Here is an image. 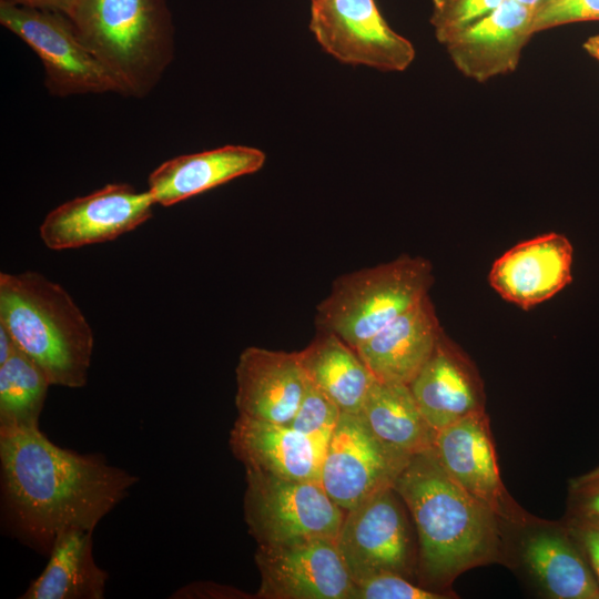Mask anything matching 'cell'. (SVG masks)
I'll use <instances>...</instances> for the list:
<instances>
[{
  "mask_svg": "<svg viewBox=\"0 0 599 599\" xmlns=\"http://www.w3.org/2000/svg\"><path fill=\"white\" fill-rule=\"evenodd\" d=\"M0 469L8 527L43 555L68 530L94 531L139 480L100 454L58 446L40 427L0 432Z\"/></svg>",
  "mask_w": 599,
  "mask_h": 599,
  "instance_id": "obj_1",
  "label": "cell"
},
{
  "mask_svg": "<svg viewBox=\"0 0 599 599\" xmlns=\"http://www.w3.org/2000/svg\"><path fill=\"white\" fill-rule=\"evenodd\" d=\"M418 536V570L428 586L496 558L497 515L457 484L433 448L412 456L394 485Z\"/></svg>",
  "mask_w": 599,
  "mask_h": 599,
  "instance_id": "obj_2",
  "label": "cell"
},
{
  "mask_svg": "<svg viewBox=\"0 0 599 599\" xmlns=\"http://www.w3.org/2000/svg\"><path fill=\"white\" fill-rule=\"evenodd\" d=\"M0 324L51 385L85 386L94 348L93 331L59 283L33 271L1 272Z\"/></svg>",
  "mask_w": 599,
  "mask_h": 599,
  "instance_id": "obj_3",
  "label": "cell"
},
{
  "mask_svg": "<svg viewBox=\"0 0 599 599\" xmlns=\"http://www.w3.org/2000/svg\"><path fill=\"white\" fill-rule=\"evenodd\" d=\"M67 17L122 95L146 97L174 59L165 0H74Z\"/></svg>",
  "mask_w": 599,
  "mask_h": 599,
  "instance_id": "obj_4",
  "label": "cell"
},
{
  "mask_svg": "<svg viewBox=\"0 0 599 599\" xmlns=\"http://www.w3.org/2000/svg\"><path fill=\"white\" fill-rule=\"evenodd\" d=\"M433 283L432 263L408 254L342 274L316 306L315 327L356 349L429 295Z\"/></svg>",
  "mask_w": 599,
  "mask_h": 599,
  "instance_id": "obj_5",
  "label": "cell"
},
{
  "mask_svg": "<svg viewBox=\"0 0 599 599\" xmlns=\"http://www.w3.org/2000/svg\"><path fill=\"white\" fill-rule=\"evenodd\" d=\"M244 519L257 546L312 538L335 539L345 511L318 481H300L246 470Z\"/></svg>",
  "mask_w": 599,
  "mask_h": 599,
  "instance_id": "obj_6",
  "label": "cell"
},
{
  "mask_svg": "<svg viewBox=\"0 0 599 599\" xmlns=\"http://www.w3.org/2000/svg\"><path fill=\"white\" fill-rule=\"evenodd\" d=\"M0 23L38 54L50 94H121L114 79L82 42L65 14L0 1Z\"/></svg>",
  "mask_w": 599,
  "mask_h": 599,
  "instance_id": "obj_7",
  "label": "cell"
},
{
  "mask_svg": "<svg viewBox=\"0 0 599 599\" xmlns=\"http://www.w3.org/2000/svg\"><path fill=\"white\" fill-rule=\"evenodd\" d=\"M311 1L309 30L338 61L386 72L404 71L414 61V45L388 26L375 0Z\"/></svg>",
  "mask_w": 599,
  "mask_h": 599,
  "instance_id": "obj_8",
  "label": "cell"
},
{
  "mask_svg": "<svg viewBox=\"0 0 599 599\" xmlns=\"http://www.w3.org/2000/svg\"><path fill=\"white\" fill-rule=\"evenodd\" d=\"M410 457L384 444L359 414L342 412L325 448L321 485L346 512L393 487Z\"/></svg>",
  "mask_w": 599,
  "mask_h": 599,
  "instance_id": "obj_9",
  "label": "cell"
},
{
  "mask_svg": "<svg viewBox=\"0 0 599 599\" xmlns=\"http://www.w3.org/2000/svg\"><path fill=\"white\" fill-rule=\"evenodd\" d=\"M398 497L390 487L345 512L335 541L355 583L384 572L410 576L412 538Z\"/></svg>",
  "mask_w": 599,
  "mask_h": 599,
  "instance_id": "obj_10",
  "label": "cell"
},
{
  "mask_svg": "<svg viewBox=\"0 0 599 599\" xmlns=\"http://www.w3.org/2000/svg\"><path fill=\"white\" fill-rule=\"evenodd\" d=\"M154 205L148 190L109 183L50 211L40 224V237L54 251L113 241L145 223Z\"/></svg>",
  "mask_w": 599,
  "mask_h": 599,
  "instance_id": "obj_11",
  "label": "cell"
},
{
  "mask_svg": "<svg viewBox=\"0 0 599 599\" xmlns=\"http://www.w3.org/2000/svg\"><path fill=\"white\" fill-rule=\"evenodd\" d=\"M257 599H352L351 578L335 539L257 546Z\"/></svg>",
  "mask_w": 599,
  "mask_h": 599,
  "instance_id": "obj_12",
  "label": "cell"
},
{
  "mask_svg": "<svg viewBox=\"0 0 599 599\" xmlns=\"http://www.w3.org/2000/svg\"><path fill=\"white\" fill-rule=\"evenodd\" d=\"M433 450L445 471L497 517L511 521L521 517L501 483L485 410L436 432Z\"/></svg>",
  "mask_w": 599,
  "mask_h": 599,
  "instance_id": "obj_13",
  "label": "cell"
},
{
  "mask_svg": "<svg viewBox=\"0 0 599 599\" xmlns=\"http://www.w3.org/2000/svg\"><path fill=\"white\" fill-rule=\"evenodd\" d=\"M572 256L567 236L555 232L541 234L501 254L493 263L488 281L505 301L529 309L571 283Z\"/></svg>",
  "mask_w": 599,
  "mask_h": 599,
  "instance_id": "obj_14",
  "label": "cell"
},
{
  "mask_svg": "<svg viewBox=\"0 0 599 599\" xmlns=\"http://www.w3.org/2000/svg\"><path fill=\"white\" fill-rule=\"evenodd\" d=\"M534 14L517 1L505 0L445 43L450 60L459 72L477 82L515 71L532 37Z\"/></svg>",
  "mask_w": 599,
  "mask_h": 599,
  "instance_id": "obj_15",
  "label": "cell"
},
{
  "mask_svg": "<svg viewBox=\"0 0 599 599\" xmlns=\"http://www.w3.org/2000/svg\"><path fill=\"white\" fill-rule=\"evenodd\" d=\"M235 405L238 415L288 424L308 379L297 352L246 347L235 367Z\"/></svg>",
  "mask_w": 599,
  "mask_h": 599,
  "instance_id": "obj_16",
  "label": "cell"
},
{
  "mask_svg": "<svg viewBox=\"0 0 599 599\" xmlns=\"http://www.w3.org/2000/svg\"><path fill=\"white\" fill-rule=\"evenodd\" d=\"M408 386L435 432L485 410V394L477 368L445 333Z\"/></svg>",
  "mask_w": 599,
  "mask_h": 599,
  "instance_id": "obj_17",
  "label": "cell"
},
{
  "mask_svg": "<svg viewBox=\"0 0 599 599\" xmlns=\"http://www.w3.org/2000/svg\"><path fill=\"white\" fill-rule=\"evenodd\" d=\"M229 443L245 470L291 480L321 483L326 447L287 424L238 415Z\"/></svg>",
  "mask_w": 599,
  "mask_h": 599,
  "instance_id": "obj_18",
  "label": "cell"
},
{
  "mask_svg": "<svg viewBox=\"0 0 599 599\" xmlns=\"http://www.w3.org/2000/svg\"><path fill=\"white\" fill-rule=\"evenodd\" d=\"M444 329L429 295L356 348L377 380L409 385Z\"/></svg>",
  "mask_w": 599,
  "mask_h": 599,
  "instance_id": "obj_19",
  "label": "cell"
},
{
  "mask_svg": "<svg viewBox=\"0 0 599 599\" xmlns=\"http://www.w3.org/2000/svg\"><path fill=\"white\" fill-rule=\"evenodd\" d=\"M265 153L246 145H224L166 160L148 177L155 204L171 206L236 177L261 170Z\"/></svg>",
  "mask_w": 599,
  "mask_h": 599,
  "instance_id": "obj_20",
  "label": "cell"
},
{
  "mask_svg": "<svg viewBox=\"0 0 599 599\" xmlns=\"http://www.w3.org/2000/svg\"><path fill=\"white\" fill-rule=\"evenodd\" d=\"M297 354L312 384L343 413H361L376 377L355 348L331 332L316 329L313 339Z\"/></svg>",
  "mask_w": 599,
  "mask_h": 599,
  "instance_id": "obj_21",
  "label": "cell"
},
{
  "mask_svg": "<svg viewBox=\"0 0 599 599\" xmlns=\"http://www.w3.org/2000/svg\"><path fill=\"white\" fill-rule=\"evenodd\" d=\"M93 531L72 529L54 541L43 571L22 599H102L109 578L93 557Z\"/></svg>",
  "mask_w": 599,
  "mask_h": 599,
  "instance_id": "obj_22",
  "label": "cell"
},
{
  "mask_svg": "<svg viewBox=\"0 0 599 599\" xmlns=\"http://www.w3.org/2000/svg\"><path fill=\"white\" fill-rule=\"evenodd\" d=\"M359 415L376 437L403 455L410 457L433 448L436 432L406 384L376 379Z\"/></svg>",
  "mask_w": 599,
  "mask_h": 599,
  "instance_id": "obj_23",
  "label": "cell"
},
{
  "mask_svg": "<svg viewBox=\"0 0 599 599\" xmlns=\"http://www.w3.org/2000/svg\"><path fill=\"white\" fill-rule=\"evenodd\" d=\"M572 541L557 532L535 534L525 544V560L551 597L599 599V583Z\"/></svg>",
  "mask_w": 599,
  "mask_h": 599,
  "instance_id": "obj_24",
  "label": "cell"
},
{
  "mask_svg": "<svg viewBox=\"0 0 599 599\" xmlns=\"http://www.w3.org/2000/svg\"><path fill=\"white\" fill-rule=\"evenodd\" d=\"M49 386L41 368L18 348L0 365V432L39 428Z\"/></svg>",
  "mask_w": 599,
  "mask_h": 599,
  "instance_id": "obj_25",
  "label": "cell"
},
{
  "mask_svg": "<svg viewBox=\"0 0 599 599\" xmlns=\"http://www.w3.org/2000/svg\"><path fill=\"white\" fill-rule=\"evenodd\" d=\"M341 414L339 407L308 380L301 404L287 425L326 447Z\"/></svg>",
  "mask_w": 599,
  "mask_h": 599,
  "instance_id": "obj_26",
  "label": "cell"
},
{
  "mask_svg": "<svg viewBox=\"0 0 599 599\" xmlns=\"http://www.w3.org/2000/svg\"><path fill=\"white\" fill-rule=\"evenodd\" d=\"M505 0H433L430 23L438 42L451 37L497 9Z\"/></svg>",
  "mask_w": 599,
  "mask_h": 599,
  "instance_id": "obj_27",
  "label": "cell"
},
{
  "mask_svg": "<svg viewBox=\"0 0 599 599\" xmlns=\"http://www.w3.org/2000/svg\"><path fill=\"white\" fill-rule=\"evenodd\" d=\"M445 596L395 572H384L356 582L352 599H443Z\"/></svg>",
  "mask_w": 599,
  "mask_h": 599,
  "instance_id": "obj_28",
  "label": "cell"
},
{
  "mask_svg": "<svg viewBox=\"0 0 599 599\" xmlns=\"http://www.w3.org/2000/svg\"><path fill=\"white\" fill-rule=\"evenodd\" d=\"M583 21H599V0H547L535 11L531 32Z\"/></svg>",
  "mask_w": 599,
  "mask_h": 599,
  "instance_id": "obj_29",
  "label": "cell"
},
{
  "mask_svg": "<svg viewBox=\"0 0 599 599\" xmlns=\"http://www.w3.org/2000/svg\"><path fill=\"white\" fill-rule=\"evenodd\" d=\"M571 517L599 520V467L572 480Z\"/></svg>",
  "mask_w": 599,
  "mask_h": 599,
  "instance_id": "obj_30",
  "label": "cell"
},
{
  "mask_svg": "<svg viewBox=\"0 0 599 599\" xmlns=\"http://www.w3.org/2000/svg\"><path fill=\"white\" fill-rule=\"evenodd\" d=\"M568 529L599 583V520L571 517Z\"/></svg>",
  "mask_w": 599,
  "mask_h": 599,
  "instance_id": "obj_31",
  "label": "cell"
},
{
  "mask_svg": "<svg viewBox=\"0 0 599 599\" xmlns=\"http://www.w3.org/2000/svg\"><path fill=\"white\" fill-rule=\"evenodd\" d=\"M171 598L247 599L255 597L231 586L219 585L211 581H197L179 588Z\"/></svg>",
  "mask_w": 599,
  "mask_h": 599,
  "instance_id": "obj_32",
  "label": "cell"
},
{
  "mask_svg": "<svg viewBox=\"0 0 599 599\" xmlns=\"http://www.w3.org/2000/svg\"><path fill=\"white\" fill-rule=\"evenodd\" d=\"M14 6L50 10L68 14L74 0H0Z\"/></svg>",
  "mask_w": 599,
  "mask_h": 599,
  "instance_id": "obj_33",
  "label": "cell"
},
{
  "mask_svg": "<svg viewBox=\"0 0 599 599\" xmlns=\"http://www.w3.org/2000/svg\"><path fill=\"white\" fill-rule=\"evenodd\" d=\"M18 348L9 331L0 324V365L4 364Z\"/></svg>",
  "mask_w": 599,
  "mask_h": 599,
  "instance_id": "obj_34",
  "label": "cell"
},
{
  "mask_svg": "<svg viewBox=\"0 0 599 599\" xmlns=\"http://www.w3.org/2000/svg\"><path fill=\"white\" fill-rule=\"evenodd\" d=\"M585 51L599 61V34L588 38L583 42Z\"/></svg>",
  "mask_w": 599,
  "mask_h": 599,
  "instance_id": "obj_35",
  "label": "cell"
},
{
  "mask_svg": "<svg viewBox=\"0 0 599 599\" xmlns=\"http://www.w3.org/2000/svg\"><path fill=\"white\" fill-rule=\"evenodd\" d=\"M515 1L536 11L547 0H515Z\"/></svg>",
  "mask_w": 599,
  "mask_h": 599,
  "instance_id": "obj_36",
  "label": "cell"
}]
</instances>
